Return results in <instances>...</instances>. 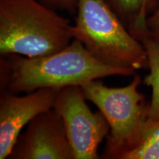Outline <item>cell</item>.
Returning <instances> with one entry per match:
<instances>
[{"label":"cell","mask_w":159,"mask_h":159,"mask_svg":"<svg viewBox=\"0 0 159 159\" xmlns=\"http://www.w3.org/2000/svg\"><path fill=\"white\" fill-rule=\"evenodd\" d=\"M70 33L101 62L136 72L148 65L144 46L104 0H77Z\"/></svg>","instance_id":"3"},{"label":"cell","mask_w":159,"mask_h":159,"mask_svg":"<svg viewBox=\"0 0 159 159\" xmlns=\"http://www.w3.org/2000/svg\"><path fill=\"white\" fill-rule=\"evenodd\" d=\"M137 39L144 34L152 0H104Z\"/></svg>","instance_id":"9"},{"label":"cell","mask_w":159,"mask_h":159,"mask_svg":"<svg viewBox=\"0 0 159 159\" xmlns=\"http://www.w3.org/2000/svg\"><path fill=\"white\" fill-rule=\"evenodd\" d=\"M8 158L75 159L61 116L51 108L35 116L20 134Z\"/></svg>","instance_id":"6"},{"label":"cell","mask_w":159,"mask_h":159,"mask_svg":"<svg viewBox=\"0 0 159 159\" xmlns=\"http://www.w3.org/2000/svg\"><path fill=\"white\" fill-rule=\"evenodd\" d=\"M80 85L60 89L53 109L62 118L75 159L98 158L100 143L110 126L100 111L92 112Z\"/></svg>","instance_id":"5"},{"label":"cell","mask_w":159,"mask_h":159,"mask_svg":"<svg viewBox=\"0 0 159 159\" xmlns=\"http://www.w3.org/2000/svg\"><path fill=\"white\" fill-rule=\"evenodd\" d=\"M153 6L154 9L152 13L150 16H148V18H147L146 30H145L144 34L142 36L144 35V36L150 38V39L159 44V0L154 2Z\"/></svg>","instance_id":"11"},{"label":"cell","mask_w":159,"mask_h":159,"mask_svg":"<svg viewBox=\"0 0 159 159\" xmlns=\"http://www.w3.org/2000/svg\"><path fill=\"white\" fill-rule=\"evenodd\" d=\"M46 5L72 13L77 11V0H41Z\"/></svg>","instance_id":"12"},{"label":"cell","mask_w":159,"mask_h":159,"mask_svg":"<svg viewBox=\"0 0 159 159\" xmlns=\"http://www.w3.org/2000/svg\"><path fill=\"white\" fill-rule=\"evenodd\" d=\"M148 55L150 73L144 79V83L152 88V99L148 107V119L159 120V44L147 36L139 39Z\"/></svg>","instance_id":"10"},{"label":"cell","mask_w":159,"mask_h":159,"mask_svg":"<svg viewBox=\"0 0 159 159\" xmlns=\"http://www.w3.org/2000/svg\"><path fill=\"white\" fill-rule=\"evenodd\" d=\"M141 83V77L135 75L130 84L121 88L108 87L97 80L80 85L85 98L99 108L110 126L103 158L111 159L134 142L148 119L149 105L139 91Z\"/></svg>","instance_id":"4"},{"label":"cell","mask_w":159,"mask_h":159,"mask_svg":"<svg viewBox=\"0 0 159 159\" xmlns=\"http://www.w3.org/2000/svg\"><path fill=\"white\" fill-rule=\"evenodd\" d=\"M60 89L46 88L19 97L2 91L0 97V159L8 158L20 133L38 115L53 108Z\"/></svg>","instance_id":"7"},{"label":"cell","mask_w":159,"mask_h":159,"mask_svg":"<svg viewBox=\"0 0 159 159\" xmlns=\"http://www.w3.org/2000/svg\"><path fill=\"white\" fill-rule=\"evenodd\" d=\"M111 159H159V120L147 119L134 142Z\"/></svg>","instance_id":"8"},{"label":"cell","mask_w":159,"mask_h":159,"mask_svg":"<svg viewBox=\"0 0 159 159\" xmlns=\"http://www.w3.org/2000/svg\"><path fill=\"white\" fill-rule=\"evenodd\" d=\"M71 26L38 0H0V53L28 57L53 54L71 43Z\"/></svg>","instance_id":"2"},{"label":"cell","mask_w":159,"mask_h":159,"mask_svg":"<svg viewBox=\"0 0 159 159\" xmlns=\"http://www.w3.org/2000/svg\"><path fill=\"white\" fill-rule=\"evenodd\" d=\"M0 64L1 89L13 94L40 89H62L108 76L136 74L101 62L77 39L61 51L45 56L1 55Z\"/></svg>","instance_id":"1"}]
</instances>
